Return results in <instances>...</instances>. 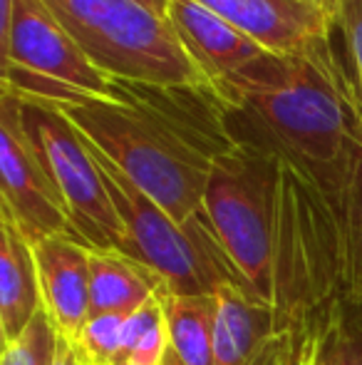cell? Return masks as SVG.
<instances>
[{"label":"cell","mask_w":362,"mask_h":365,"mask_svg":"<svg viewBox=\"0 0 362 365\" xmlns=\"http://www.w3.org/2000/svg\"><path fill=\"white\" fill-rule=\"evenodd\" d=\"M166 326L171 351L183 365H213V331H216V298L213 293L179 296L164 291Z\"/></svg>","instance_id":"15"},{"label":"cell","mask_w":362,"mask_h":365,"mask_svg":"<svg viewBox=\"0 0 362 365\" xmlns=\"http://www.w3.org/2000/svg\"><path fill=\"white\" fill-rule=\"evenodd\" d=\"M53 365H82V363H80V358H78V353H75L73 343H68V341H63V338H60L58 353H55Z\"/></svg>","instance_id":"22"},{"label":"cell","mask_w":362,"mask_h":365,"mask_svg":"<svg viewBox=\"0 0 362 365\" xmlns=\"http://www.w3.org/2000/svg\"><path fill=\"white\" fill-rule=\"evenodd\" d=\"M315 365H362V298H343L310 353Z\"/></svg>","instance_id":"16"},{"label":"cell","mask_w":362,"mask_h":365,"mask_svg":"<svg viewBox=\"0 0 362 365\" xmlns=\"http://www.w3.org/2000/svg\"><path fill=\"white\" fill-rule=\"evenodd\" d=\"M241 28L271 53H295L335 35L338 25L325 13L293 0H196Z\"/></svg>","instance_id":"11"},{"label":"cell","mask_w":362,"mask_h":365,"mask_svg":"<svg viewBox=\"0 0 362 365\" xmlns=\"http://www.w3.org/2000/svg\"><path fill=\"white\" fill-rule=\"evenodd\" d=\"M43 3L105 75L156 85L206 82L169 20L139 0Z\"/></svg>","instance_id":"5"},{"label":"cell","mask_w":362,"mask_h":365,"mask_svg":"<svg viewBox=\"0 0 362 365\" xmlns=\"http://www.w3.org/2000/svg\"><path fill=\"white\" fill-rule=\"evenodd\" d=\"M213 365H253L275 328V311L256 303L241 286H221L216 293Z\"/></svg>","instance_id":"13"},{"label":"cell","mask_w":362,"mask_h":365,"mask_svg":"<svg viewBox=\"0 0 362 365\" xmlns=\"http://www.w3.org/2000/svg\"><path fill=\"white\" fill-rule=\"evenodd\" d=\"M164 365H183V363H181V358L176 356L174 351H169V353H166V358H164Z\"/></svg>","instance_id":"24"},{"label":"cell","mask_w":362,"mask_h":365,"mask_svg":"<svg viewBox=\"0 0 362 365\" xmlns=\"http://www.w3.org/2000/svg\"><path fill=\"white\" fill-rule=\"evenodd\" d=\"M87 147L92 149V157L100 167L124 229L117 251L149 266L161 276L166 289L179 296L216 293L228 284L241 286V279L218 244L206 214L179 224L137 184H132L100 149L90 142Z\"/></svg>","instance_id":"4"},{"label":"cell","mask_w":362,"mask_h":365,"mask_svg":"<svg viewBox=\"0 0 362 365\" xmlns=\"http://www.w3.org/2000/svg\"><path fill=\"white\" fill-rule=\"evenodd\" d=\"M60 336L50 326L48 316L40 308V313L33 318L23 336L3 346V358L0 365H53L55 353H58Z\"/></svg>","instance_id":"19"},{"label":"cell","mask_w":362,"mask_h":365,"mask_svg":"<svg viewBox=\"0 0 362 365\" xmlns=\"http://www.w3.org/2000/svg\"><path fill=\"white\" fill-rule=\"evenodd\" d=\"M80 135L179 224L203 214L213 162L231 140L213 85L115 77L112 97L58 105Z\"/></svg>","instance_id":"2"},{"label":"cell","mask_w":362,"mask_h":365,"mask_svg":"<svg viewBox=\"0 0 362 365\" xmlns=\"http://www.w3.org/2000/svg\"><path fill=\"white\" fill-rule=\"evenodd\" d=\"M335 35L295 53L266 50L213 82L231 140L290 164L323 202L340 197L362 174L360 100Z\"/></svg>","instance_id":"1"},{"label":"cell","mask_w":362,"mask_h":365,"mask_svg":"<svg viewBox=\"0 0 362 365\" xmlns=\"http://www.w3.org/2000/svg\"><path fill=\"white\" fill-rule=\"evenodd\" d=\"M142 5H147L149 10H154L156 15L166 18V10H169V0H139Z\"/></svg>","instance_id":"23"},{"label":"cell","mask_w":362,"mask_h":365,"mask_svg":"<svg viewBox=\"0 0 362 365\" xmlns=\"http://www.w3.org/2000/svg\"><path fill=\"white\" fill-rule=\"evenodd\" d=\"M124 313H92L73 343L82 365H117L124 361Z\"/></svg>","instance_id":"18"},{"label":"cell","mask_w":362,"mask_h":365,"mask_svg":"<svg viewBox=\"0 0 362 365\" xmlns=\"http://www.w3.org/2000/svg\"><path fill=\"white\" fill-rule=\"evenodd\" d=\"M166 289L159 274L117 249H90L92 313H124L147 306ZM90 313V316H92Z\"/></svg>","instance_id":"14"},{"label":"cell","mask_w":362,"mask_h":365,"mask_svg":"<svg viewBox=\"0 0 362 365\" xmlns=\"http://www.w3.org/2000/svg\"><path fill=\"white\" fill-rule=\"evenodd\" d=\"M169 351V326H166L164 303L159 296L127 316L124 361L134 365H164Z\"/></svg>","instance_id":"17"},{"label":"cell","mask_w":362,"mask_h":365,"mask_svg":"<svg viewBox=\"0 0 362 365\" xmlns=\"http://www.w3.org/2000/svg\"><path fill=\"white\" fill-rule=\"evenodd\" d=\"M166 20L208 85L238 73L266 48L196 0H169Z\"/></svg>","instance_id":"10"},{"label":"cell","mask_w":362,"mask_h":365,"mask_svg":"<svg viewBox=\"0 0 362 365\" xmlns=\"http://www.w3.org/2000/svg\"><path fill=\"white\" fill-rule=\"evenodd\" d=\"M40 286L33 244L0 214V336L3 346L23 336L40 313Z\"/></svg>","instance_id":"12"},{"label":"cell","mask_w":362,"mask_h":365,"mask_svg":"<svg viewBox=\"0 0 362 365\" xmlns=\"http://www.w3.org/2000/svg\"><path fill=\"white\" fill-rule=\"evenodd\" d=\"M0 48L3 90L23 100L73 105L115 92V77L92 63L43 0H13Z\"/></svg>","instance_id":"6"},{"label":"cell","mask_w":362,"mask_h":365,"mask_svg":"<svg viewBox=\"0 0 362 365\" xmlns=\"http://www.w3.org/2000/svg\"><path fill=\"white\" fill-rule=\"evenodd\" d=\"M0 214L35 244L50 236H75L63 199L20 125L18 97H0Z\"/></svg>","instance_id":"8"},{"label":"cell","mask_w":362,"mask_h":365,"mask_svg":"<svg viewBox=\"0 0 362 365\" xmlns=\"http://www.w3.org/2000/svg\"><path fill=\"white\" fill-rule=\"evenodd\" d=\"M280 187V159L236 142L213 162L203 194V214L243 291L273 311L278 308Z\"/></svg>","instance_id":"3"},{"label":"cell","mask_w":362,"mask_h":365,"mask_svg":"<svg viewBox=\"0 0 362 365\" xmlns=\"http://www.w3.org/2000/svg\"><path fill=\"white\" fill-rule=\"evenodd\" d=\"M117 365H134V363H129V361H119Z\"/></svg>","instance_id":"26"},{"label":"cell","mask_w":362,"mask_h":365,"mask_svg":"<svg viewBox=\"0 0 362 365\" xmlns=\"http://www.w3.org/2000/svg\"><path fill=\"white\" fill-rule=\"evenodd\" d=\"M40 303L63 341L75 343L87 323L90 306V246L75 236H50L33 244Z\"/></svg>","instance_id":"9"},{"label":"cell","mask_w":362,"mask_h":365,"mask_svg":"<svg viewBox=\"0 0 362 365\" xmlns=\"http://www.w3.org/2000/svg\"><path fill=\"white\" fill-rule=\"evenodd\" d=\"M18 112L23 132L53 179L78 239L90 249H119L122 219L80 130L53 102L18 97Z\"/></svg>","instance_id":"7"},{"label":"cell","mask_w":362,"mask_h":365,"mask_svg":"<svg viewBox=\"0 0 362 365\" xmlns=\"http://www.w3.org/2000/svg\"><path fill=\"white\" fill-rule=\"evenodd\" d=\"M303 365H315V363H313V358L308 356V358H305V363H303Z\"/></svg>","instance_id":"25"},{"label":"cell","mask_w":362,"mask_h":365,"mask_svg":"<svg viewBox=\"0 0 362 365\" xmlns=\"http://www.w3.org/2000/svg\"><path fill=\"white\" fill-rule=\"evenodd\" d=\"M293 3H300V5H308V8L320 10V13H325L335 25H338V13H340V3H343V0H293Z\"/></svg>","instance_id":"21"},{"label":"cell","mask_w":362,"mask_h":365,"mask_svg":"<svg viewBox=\"0 0 362 365\" xmlns=\"http://www.w3.org/2000/svg\"><path fill=\"white\" fill-rule=\"evenodd\" d=\"M338 35L343 43L348 68L358 90L362 112V0H343L338 13Z\"/></svg>","instance_id":"20"}]
</instances>
